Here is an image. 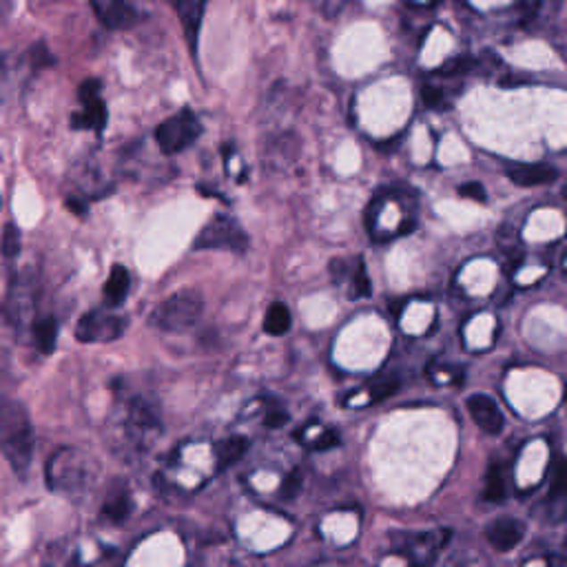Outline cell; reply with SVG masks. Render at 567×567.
Listing matches in <instances>:
<instances>
[{
    "label": "cell",
    "mask_w": 567,
    "mask_h": 567,
    "mask_svg": "<svg viewBox=\"0 0 567 567\" xmlns=\"http://www.w3.org/2000/svg\"><path fill=\"white\" fill-rule=\"evenodd\" d=\"M0 69H3V58H0Z\"/></svg>",
    "instance_id": "obj_31"
},
{
    "label": "cell",
    "mask_w": 567,
    "mask_h": 567,
    "mask_svg": "<svg viewBox=\"0 0 567 567\" xmlns=\"http://www.w3.org/2000/svg\"><path fill=\"white\" fill-rule=\"evenodd\" d=\"M459 196L468 197V200H474V202H486V188H483L479 182H468L463 184V187H459Z\"/></svg>",
    "instance_id": "obj_26"
},
{
    "label": "cell",
    "mask_w": 567,
    "mask_h": 567,
    "mask_svg": "<svg viewBox=\"0 0 567 567\" xmlns=\"http://www.w3.org/2000/svg\"><path fill=\"white\" fill-rule=\"evenodd\" d=\"M0 450L18 477L29 472L34 459V426L29 410L21 401L7 399L0 404Z\"/></svg>",
    "instance_id": "obj_1"
},
{
    "label": "cell",
    "mask_w": 567,
    "mask_h": 567,
    "mask_svg": "<svg viewBox=\"0 0 567 567\" xmlns=\"http://www.w3.org/2000/svg\"><path fill=\"white\" fill-rule=\"evenodd\" d=\"M200 136L202 124L191 109H182V112L171 115L155 129V142L164 155H175L188 149Z\"/></svg>",
    "instance_id": "obj_5"
},
{
    "label": "cell",
    "mask_w": 567,
    "mask_h": 567,
    "mask_svg": "<svg viewBox=\"0 0 567 567\" xmlns=\"http://www.w3.org/2000/svg\"><path fill=\"white\" fill-rule=\"evenodd\" d=\"M129 288H131V275H129V271L122 264H113L107 284H104V302L112 308L122 306V302L129 295Z\"/></svg>",
    "instance_id": "obj_15"
},
{
    "label": "cell",
    "mask_w": 567,
    "mask_h": 567,
    "mask_svg": "<svg viewBox=\"0 0 567 567\" xmlns=\"http://www.w3.org/2000/svg\"><path fill=\"white\" fill-rule=\"evenodd\" d=\"M96 16L109 29H122L131 22V9L127 0H91Z\"/></svg>",
    "instance_id": "obj_11"
},
{
    "label": "cell",
    "mask_w": 567,
    "mask_h": 567,
    "mask_svg": "<svg viewBox=\"0 0 567 567\" xmlns=\"http://www.w3.org/2000/svg\"><path fill=\"white\" fill-rule=\"evenodd\" d=\"M34 341L38 346V350L43 354L54 353L56 348V341H58V321L56 317H40V320L34 321Z\"/></svg>",
    "instance_id": "obj_16"
},
{
    "label": "cell",
    "mask_w": 567,
    "mask_h": 567,
    "mask_svg": "<svg viewBox=\"0 0 567 567\" xmlns=\"http://www.w3.org/2000/svg\"><path fill=\"white\" fill-rule=\"evenodd\" d=\"M290 326H293V317H290L288 306H286V304H282V302L271 304L269 311H266V315H264V330H266V333L275 335V338H279V335L288 333Z\"/></svg>",
    "instance_id": "obj_17"
},
{
    "label": "cell",
    "mask_w": 567,
    "mask_h": 567,
    "mask_svg": "<svg viewBox=\"0 0 567 567\" xmlns=\"http://www.w3.org/2000/svg\"><path fill=\"white\" fill-rule=\"evenodd\" d=\"M508 178L519 187H541L556 179V169L546 164H514L508 169Z\"/></svg>",
    "instance_id": "obj_13"
},
{
    "label": "cell",
    "mask_w": 567,
    "mask_h": 567,
    "mask_svg": "<svg viewBox=\"0 0 567 567\" xmlns=\"http://www.w3.org/2000/svg\"><path fill=\"white\" fill-rule=\"evenodd\" d=\"M525 537V523L514 519V516H501L488 523L486 538L496 552H510L523 541Z\"/></svg>",
    "instance_id": "obj_9"
},
{
    "label": "cell",
    "mask_w": 567,
    "mask_h": 567,
    "mask_svg": "<svg viewBox=\"0 0 567 567\" xmlns=\"http://www.w3.org/2000/svg\"><path fill=\"white\" fill-rule=\"evenodd\" d=\"M196 251H230L244 253L248 248V235L229 215H213L211 222L197 233L193 242Z\"/></svg>",
    "instance_id": "obj_4"
},
{
    "label": "cell",
    "mask_w": 567,
    "mask_h": 567,
    "mask_svg": "<svg viewBox=\"0 0 567 567\" xmlns=\"http://www.w3.org/2000/svg\"><path fill=\"white\" fill-rule=\"evenodd\" d=\"M246 450H248V439H244V437H229V439H224L222 444H218V448H215L218 468L224 470L229 468V465L238 463V461L246 454Z\"/></svg>",
    "instance_id": "obj_19"
},
{
    "label": "cell",
    "mask_w": 567,
    "mask_h": 567,
    "mask_svg": "<svg viewBox=\"0 0 567 567\" xmlns=\"http://www.w3.org/2000/svg\"><path fill=\"white\" fill-rule=\"evenodd\" d=\"M171 3H173L179 22H182L184 40L188 43V49H191L193 58H196L202 21H204L206 12V0H171Z\"/></svg>",
    "instance_id": "obj_10"
},
{
    "label": "cell",
    "mask_w": 567,
    "mask_h": 567,
    "mask_svg": "<svg viewBox=\"0 0 567 567\" xmlns=\"http://www.w3.org/2000/svg\"><path fill=\"white\" fill-rule=\"evenodd\" d=\"M299 490H302V472H299V470H293V472L284 479L279 496H282L284 501H290L299 495Z\"/></svg>",
    "instance_id": "obj_24"
},
{
    "label": "cell",
    "mask_w": 567,
    "mask_h": 567,
    "mask_svg": "<svg viewBox=\"0 0 567 567\" xmlns=\"http://www.w3.org/2000/svg\"><path fill=\"white\" fill-rule=\"evenodd\" d=\"M399 390V379L397 377H384V379H377L371 386V401L372 404H379V401L390 399Z\"/></svg>",
    "instance_id": "obj_22"
},
{
    "label": "cell",
    "mask_w": 567,
    "mask_h": 567,
    "mask_svg": "<svg viewBox=\"0 0 567 567\" xmlns=\"http://www.w3.org/2000/svg\"><path fill=\"white\" fill-rule=\"evenodd\" d=\"M483 499L492 501V504H499V501L505 499V492H508V486H505V472L504 465L501 463H490L486 472V483H483Z\"/></svg>",
    "instance_id": "obj_18"
},
{
    "label": "cell",
    "mask_w": 567,
    "mask_h": 567,
    "mask_svg": "<svg viewBox=\"0 0 567 567\" xmlns=\"http://www.w3.org/2000/svg\"><path fill=\"white\" fill-rule=\"evenodd\" d=\"M131 510H133V501H131V495H129V490L122 486V483H118V486L113 483L103 501V516L112 521V523H124V521L131 516Z\"/></svg>",
    "instance_id": "obj_12"
},
{
    "label": "cell",
    "mask_w": 567,
    "mask_h": 567,
    "mask_svg": "<svg viewBox=\"0 0 567 567\" xmlns=\"http://www.w3.org/2000/svg\"><path fill=\"white\" fill-rule=\"evenodd\" d=\"M335 446H339V437H338V432H333V430L324 432L320 439L313 441V450H329V448H335Z\"/></svg>",
    "instance_id": "obj_29"
},
{
    "label": "cell",
    "mask_w": 567,
    "mask_h": 567,
    "mask_svg": "<svg viewBox=\"0 0 567 567\" xmlns=\"http://www.w3.org/2000/svg\"><path fill=\"white\" fill-rule=\"evenodd\" d=\"M80 113L71 115V127L80 129V131H103L107 124V104L103 98H96L91 103L82 104Z\"/></svg>",
    "instance_id": "obj_14"
},
{
    "label": "cell",
    "mask_w": 567,
    "mask_h": 567,
    "mask_svg": "<svg viewBox=\"0 0 567 567\" xmlns=\"http://www.w3.org/2000/svg\"><path fill=\"white\" fill-rule=\"evenodd\" d=\"M371 295V279L366 275V266L363 262H357V271L353 275V297H368Z\"/></svg>",
    "instance_id": "obj_23"
},
{
    "label": "cell",
    "mask_w": 567,
    "mask_h": 567,
    "mask_svg": "<svg viewBox=\"0 0 567 567\" xmlns=\"http://www.w3.org/2000/svg\"><path fill=\"white\" fill-rule=\"evenodd\" d=\"M204 313V297L196 288H184L164 299L149 317V324L167 333H182L200 321Z\"/></svg>",
    "instance_id": "obj_3"
},
{
    "label": "cell",
    "mask_w": 567,
    "mask_h": 567,
    "mask_svg": "<svg viewBox=\"0 0 567 567\" xmlns=\"http://www.w3.org/2000/svg\"><path fill=\"white\" fill-rule=\"evenodd\" d=\"M22 242H21V230H18L16 224H4L3 235H0V251H3L4 257H16L21 253Z\"/></svg>",
    "instance_id": "obj_20"
},
{
    "label": "cell",
    "mask_w": 567,
    "mask_h": 567,
    "mask_svg": "<svg viewBox=\"0 0 567 567\" xmlns=\"http://www.w3.org/2000/svg\"><path fill=\"white\" fill-rule=\"evenodd\" d=\"M96 474L94 461L89 459L82 450L63 448L56 450V454L47 463V483L54 492H73L85 490Z\"/></svg>",
    "instance_id": "obj_2"
},
{
    "label": "cell",
    "mask_w": 567,
    "mask_h": 567,
    "mask_svg": "<svg viewBox=\"0 0 567 567\" xmlns=\"http://www.w3.org/2000/svg\"><path fill=\"white\" fill-rule=\"evenodd\" d=\"M556 499H567V459H561L554 465V474H552L550 501Z\"/></svg>",
    "instance_id": "obj_21"
},
{
    "label": "cell",
    "mask_w": 567,
    "mask_h": 567,
    "mask_svg": "<svg viewBox=\"0 0 567 567\" xmlns=\"http://www.w3.org/2000/svg\"><path fill=\"white\" fill-rule=\"evenodd\" d=\"M468 413L472 417V421L481 428L486 435H501L505 426L504 413H501L499 404L495 399L488 397V395H470L468 397Z\"/></svg>",
    "instance_id": "obj_7"
},
{
    "label": "cell",
    "mask_w": 567,
    "mask_h": 567,
    "mask_svg": "<svg viewBox=\"0 0 567 567\" xmlns=\"http://www.w3.org/2000/svg\"><path fill=\"white\" fill-rule=\"evenodd\" d=\"M67 206L71 211H76L78 215H85L87 213V206H85V202H80V200H73V197H69L67 200Z\"/></svg>",
    "instance_id": "obj_30"
},
{
    "label": "cell",
    "mask_w": 567,
    "mask_h": 567,
    "mask_svg": "<svg viewBox=\"0 0 567 567\" xmlns=\"http://www.w3.org/2000/svg\"><path fill=\"white\" fill-rule=\"evenodd\" d=\"M100 89H103V82L98 78H89V80H85L78 87V98H80L82 104L91 103V100L100 98Z\"/></svg>",
    "instance_id": "obj_25"
},
{
    "label": "cell",
    "mask_w": 567,
    "mask_h": 567,
    "mask_svg": "<svg viewBox=\"0 0 567 567\" xmlns=\"http://www.w3.org/2000/svg\"><path fill=\"white\" fill-rule=\"evenodd\" d=\"M127 320L113 311H89L76 326V339L82 344H109L122 338Z\"/></svg>",
    "instance_id": "obj_6"
},
{
    "label": "cell",
    "mask_w": 567,
    "mask_h": 567,
    "mask_svg": "<svg viewBox=\"0 0 567 567\" xmlns=\"http://www.w3.org/2000/svg\"><path fill=\"white\" fill-rule=\"evenodd\" d=\"M264 423L269 428H282V426H286V423H288V413H286V410H282V408H271L269 413H266Z\"/></svg>",
    "instance_id": "obj_28"
},
{
    "label": "cell",
    "mask_w": 567,
    "mask_h": 567,
    "mask_svg": "<svg viewBox=\"0 0 567 567\" xmlns=\"http://www.w3.org/2000/svg\"><path fill=\"white\" fill-rule=\"evenodd\" d=\"M31 311H34V288L29 279H13L3 306L4 320L13 326H21L29 320Z\"/></svg>",
    "instance_id": "obj_8"
},
{
    "label": "cell",
    "mask_w": 567,
    "mask_h": 567,
    "mask_svg": "<svg viewBox=\"0 0 567 567\" xmlns=\"http://www.w3.org/2000/svg\"><path fill=\"white\" fill-rule=\"evenodd\" d=\"M29 58H31V64H34L36 69L43 67V64H52V58H49L47 45L45 43L34 45V47L29 49Z\"/></svg>",
    "instance_id": "obj_27"
}]
</instances>
